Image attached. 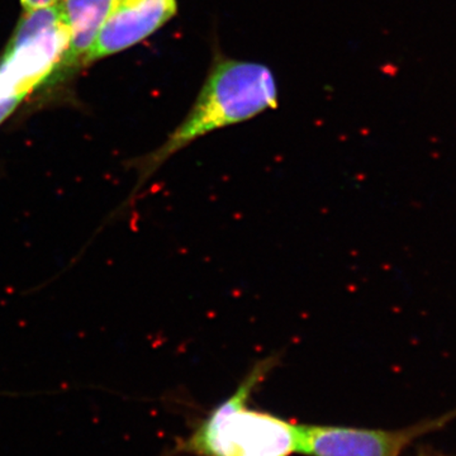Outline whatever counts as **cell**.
<instances>
[{"label": "cell", "instance_id": "cell-3", "mask_svg": "<svg viewBox=\"0 0 456 456\" xmlns=\"http://www.w3.org/2000/svg\"><path fill=\"white\" fill-rule=\"evenodd\" d=\"M69 46L59 2L23 12L0 57V106L17 110L33 92L49 86Z\"/></svg>", "mask_w": 456, "mask_h": 456}, {"label": "cell", "instance_id": "cell-5", "mask_svg": "<svg viewBox=\"0 0 456 456\" xmlns=\"http://www.w3.org/2000/svg\"><path fill=\"white\" fill-rule=\"evenodd\" d=\"M176 13L178 0H121L99 29L84 66L136 46Z\"/></svg>", "mask_w": 456, "mask_h": 456}, {"label": "cell", "instance_id": "cell-1", "mask_svg": "<svg viewBox=\"0 0 456 456\" xmlns=\"http://www.w3.org/2000/svg\"><path fill=\"white\" fill-rule=\"evenodd\" d=\"M278 102V84L272 69L260 62L232 59L216 49L211 68L187 116L158 149L132 164L139 179L125 206L180 150L212 132L275 110Z\"/></svg>", "mask_w": 456, "mask_h": 456}, {"label": "cell", "instance_id": "cell-2", "mask_svg": "<svg viewBox=\"0 0 456 456\" xmlns=\"http://www.w3.org/2000/svg\"><path fill=\"white\" fill-rule=\"evenodd\" d=\"M277 365L256 362L236 392L198 426L183 452L198 456H289L297 452L299 425L248 407L251 393Z\"/></svg>", "mask_w": 456, "mask_h": 456}, {"label": "cell", "instance_id": "cell-6", "mask_svg": "<svg viewBox=\"0 0 456 456\" xmlns=\"http://www.w3.org/2000/svg\"><path fill=\"white\" fill-rule=\"evenodd\" d=\"M119 2L121 0H59L68 26L69 46L49 86L69 79L77 70L86 68V57L99 29Z\"/></svg>", "mask_w": 456, "mask_h": 456}, {"label": "cell", "instance_id": "cell-7", "mask_svg": "<svg viewBox=\"0 0 456 456\" xmlns=\"http://www.w3.org/2000/svg\"><path fill=\"white\" fill-rule=\"evenodd\" d=\"M59 0H20L23 12L33 11V9L50 7L56 4Z\"/></svg>", "mask_w": 456, "mask_h": 456}, {"label": "cell", "instance_id": "cell-4", "mask_svg": "<svg viewBox=\"0 0 456 456\" xmlns=\"http://www.w3.org/2000/svg\"><path fill=\"white\" fill-rule=\"evenodd\" d=\"M435 425L436 422L398 431L299 425L297 452L310 456H398L411 441Z\"/></svg>", "mask_w": 456, "mask_h": 456}]
</instances>
